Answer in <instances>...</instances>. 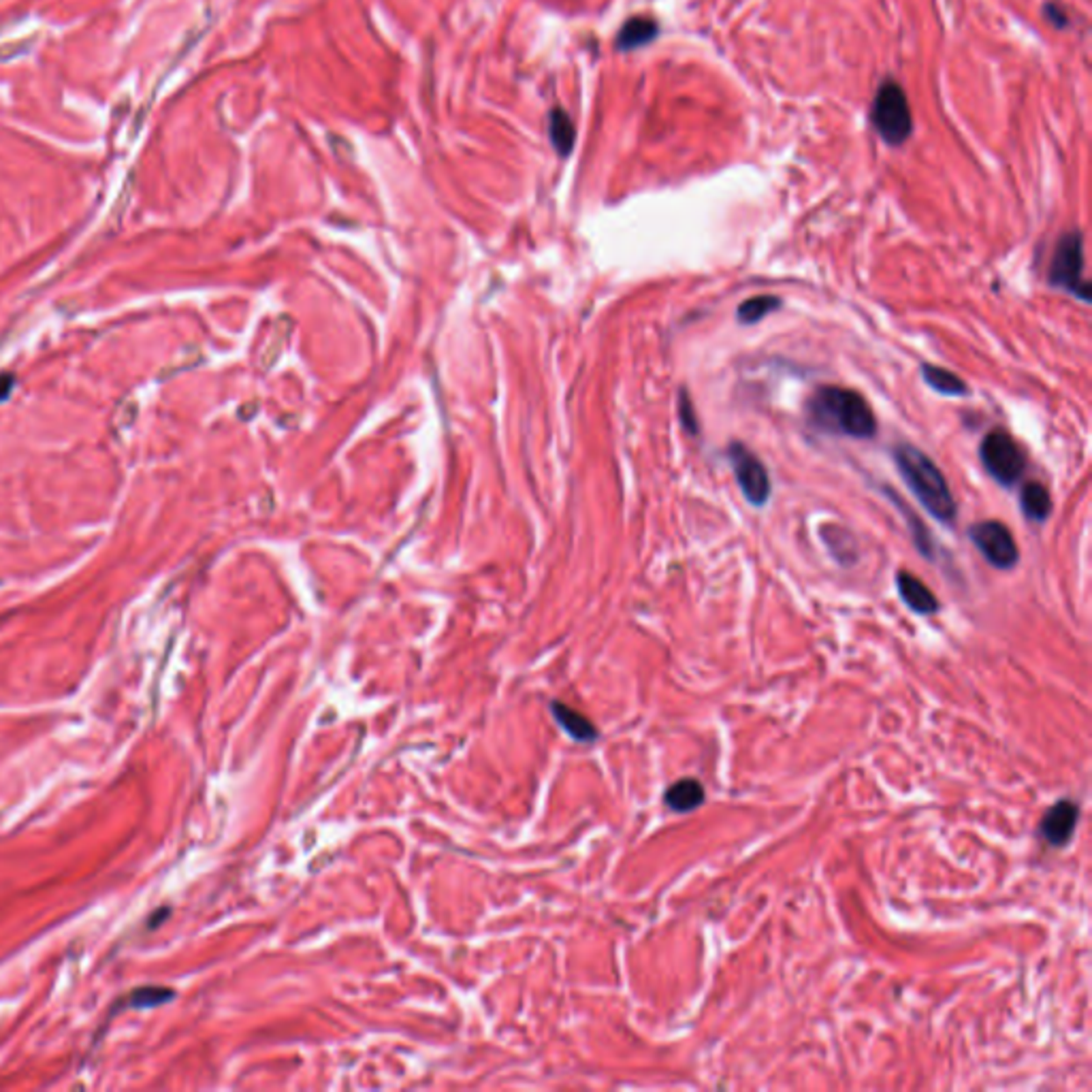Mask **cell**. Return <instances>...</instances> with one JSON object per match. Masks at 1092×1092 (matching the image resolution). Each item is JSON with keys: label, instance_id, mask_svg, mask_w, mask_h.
I'll return each mask as SVG.
<instances>
[{"label": "cell", "instance_id": "obj_1", "mask_svg": "<svg viewBox=\"0 0 1092 1092\" xmlns=\"http://www.w3.org/2000/svg\"><path fill=\"white\" fill-rule=\"evenodd\" d=\"M807 419L823 434L853 440H871L877 434V420L868 401L858 391L843 386H822L808 397Z\"/></svg>", "mask_w": 1092, "mask_h": 1092}, {"label": "cell", "instance_id": "obj_2", "mask_svg": "<svg viewBox=\"0 0 1092 1092\" xmlns=\"http://www.w3.org/2000/svg\"><path fill=\"white\" fill-rule=\"evenodd\" d=\"M892 453H894L892 456H894L898 474L902 476L916 499L924 506L926 513L941 523L950 525L956 519L958 506L939 465L911 444H898Z\"/></svg>", "mask_w": 1092, "mask_h": 1092}, {"label": "cell", "instance_id": "obj_3", "mask_svg": "<svg viewBox=\"0 0 1092 1092\" xmlns=\"http://www.w3.org/2000/svg\"><path fill=\"white\" fill-rule=\"evenodd\" d=\"M873 128L890 146H901L911 135V109L907 103L901 83L894 79H886L875 94L871 111Z\"/></svg>", "mask_w": 1092, "mask_h": 1092}, {"label": "cell", "instance_id": "obj_4", "mask_svg": "<svg viewBox=\"0 0 1092 1092\" xmlns=\"http://www.w3.org/2000/svg\"><path fill=\"white\" fill-rule=\"evenodd\" d=\"M1047 280L1054 289H1060L1080 301H1090V282L1084 277V240L1081 233L1069 231L1056 243L1054 256L1050 262Z\"/></svg>", "mask_w": 1092, "mask_h": 1092}, {"label": "cell", "instance_id": "obj_5", "mask_svg": "<svg viewBox=\"0 0 1092 1092\" xmlns=\"http://www.w3.org/2000/svg\"><path fill=\"white\" fill-rule=\"evenodd\" d=\"M981 465L1005 489L1020 483L1026 459L1017 442L1005 429H992L980 444Z\"/></svg>", "mask_w": 1092, "mask_h": 1092}, {"label": "cell", "instance_id": "obj_6", "mask_svg": "<svg viewBox=\"0 0 1092 1092\" xmlns=\"http://www.w3.org/2000/svg\"><path fill=\"white\" fill-rule=\"evenodd\" d=\"M728 459L729 465H732L734 478H736L743 498L751 506H756V508H762L771 499L772 491L766 465L743 442H732L728 446Z\"/></svg>", "mask_w": 1092, "mask_h": 1092}, {"label": "cell", "instance_id": "obj_7", "mask_svg": "<svg viewBox=\"0 0 1092 1092\" xmlns=\"http://www.w3.org/2000/svg\"><path fill=\"white\" fill-rule=\"evenodd\" d=\"M969 538L992 568L1007 572L1020 562V550H1017L1014 534L1001 521L975 523L969 528Z\"/></svg>", "mask_w": 1092, "mask_h": 1092}, {"label": "cell", "instance_id": "obj_8", "mask_svg": "<svg viewBox=\"0 0 1092 1092\" xmlns=\"http://www.w3.org/2000/svg\"><path fill=\"white\" fill-rule=\"evenodd\" d=\"M1080 817V807L1074 801H1059L1045 813L1039 823V837L1047 845L1062 847L1071 841Z\"/></svg>", "mask_w": 1092, "mask_h": 1092}, {"label": "cell", "instance_id": "obj_9", "mask_svg": "<svg viewBox=\"0 0 1092 1092\" xmlns=\"http://www.w3.org/2000/svg\"><path fill=\"white\" fill-rule=\"evenodd\" d=\"M896 589L902 602H905L907 608L913 610V613L935 614L937 610H939V600L935 598V593H932L920 578H916L913 574L905 572V570H901V572L896 574Z\"/></svg>", "mask_w": 1092, "mask_h": 1092}, {"label": "cell", "instance_id": "obj_10", "mask_svg": "<svg viewBox=\"0 0 1092 1092\" xmlns=\"http://www.w3.org/2000/svg\"><path fill=\"white\" fill-rule=\"evenodd\" d=\"M704 798H707V794H704V786L698 779H681V781L672 783L664 794V802L674 813L696 811L704 802Z\"/></svg>", "mask_w": 1092, "mask_h": 1092}, {"label": "cell", "instance_id": "obj_11", "mask_svg": "<svg viewBox=\"0 0 1092 1092\" xmlns=\"http://www.w3.org/2000/svg\"><path fill=\"white\" fill-rule=\"evenodd\" d=\"M920 371H922V378H924L926 384L930 386L932 391H937V393H939V395H945V397H966V395L971 393L969 384H966V382L962 380L960 376H956L954 371L945 370V367H937V365L924 363V365H922Z\"/></svg>", "mask_w": 1092, "mask_h": 1092}, {"label": "cell", "instance_id": "obj_12", "mask_svg": "<svg viewBox=\"0 0 1092 1092\" xmlns=\"http://www.w3.org/2000/svg\"><path fill=\"white\" fill-rule=\"evenodd\" d=\"M1020 506H1022V513L1032 523H1045L1047 516L1052 514V498H1050V491L1045 489L1041 483H1026L1022 486V493H1020Z\"/></svg>", "mask_w": 1092, "mask_h": 1092}, {"label": "cell", "instance_id": "obj_13", "mask_svg": "<svg viewBox=\"0 0 1092 1092\" xmlns=\"http://www.w3.org/2000/svg\"><path fill=\"white\" fill-rule=\"evenodd\" d=\"M553 715H555V719H557L559 726H562L565 732L574 738V741L589 743V741H595V736H598V729H595V726L589 722L587 717H583V715L574 711V708L565 707V704L562 702L553 704Z\"/></svg>", "mask_w": 1092, "mask_h": 1092}, {"label": "cell", "instance_id": "obj_14", "mask_svg": "<svg viewBox=\"0 0 1092 1092\" xmlns=\"http://www.w3.org/2000/svg\"><path fill=\"white\" fill-rule=\"evenodd\" d=\"M657 37V24L653 19L647 18H634L629 19L628 24L621 28L617 37V49L621 52H629V49H636L647 46L649 41Z\"/></svg>", "mask_w": 1092, "mask_h": 1092}, {"label": "cell", "instance_id": "obj_15", "mask_svg": "<svg viewBox=\"0 0 1092 1092\" xmlns=\"http://www.w3.org/2000/svg\"><path fill=\"white\" fill-rule=\"evenodd\" d=\"M549 135H550V143H553L555 150L562 154V156H568L570 150L574 147V137H577V131H574L572 118H570L564 109H553V111H550Z\"/></svg>", "mask_w": 1092, "mask_h": 1092}, {"label": "cell", "instance_id": "obj_16", "mask_svg": "<svg viewBox=\"0 0 1092 1092\" xmlns=\"http://www.w3.org/2000/svg\"><path fill=\"white\" fill-rule=\"evenodd\" d=\"M783 301L774 295H758L751 297V299L743 301L736 310V320L741 325H756V322L764 320L766 316H771L772 312L781 310Z\"/></svg>", "mask_w": 1092, "mask_h": 1092}, {"label": "cell", "instance_id": "obj_17", "mask_svg": "<svg viewBox=\"0 0 1092 1092\" xmlns=\"http://www.w3.org/2000/svg\"><path fill=\"white\" fill-rule=\"evenodd\" d=\"M886 493H887V495H890V498H892V499H894V504H896V508H898V510H901V513H902V516H907V525H909V529H911V535H913V542H916V546H917V550H920V553H922V555H924V557H926V559H932V555H935V544H932V538H930V531H928V529H926V525H924V523H922V521H920V519H917V514H916V513H913V510L909 508V506H905V504H902V501H901V498H898V495H896V493H892V491H890V489H887V491H886Z\"/></svg>", "mask_w": 1092, "mask_h": 1092}, {"label": "cell", "instance_id": "obj_18", "mask_svg": "<svg viewBox=\"0 0 1092 1092\" xmlns=\"http://www.w3.org/2000/svg\"><path fill=\"white\" fill-rule=\"evenodd\" d=\"M173 990L169 988H141L137 990L135 995L131 996V1007H137V1009H146V1007H156L162 1005V1002L171 1001L173 999Z\"/></svg>", "mask_w": 1092, "mask_h": 1092}, {"label": "cell", "instance_id": "obj_19", "mask_svg": "<svg viewBox=\"0 0 1092 1092\" xmlns=\"http://www.w3.org/2000/svg\"><path fill=\"white\" fill-rule=\"evenodd\" d=\"M679 419H681V427L687 431L689 435L700 434L696 408H693L692 399H689V393L685 389L679 391Z\"/></svg>", "mask_w": 1092, "mask_h": 1092}, {"label": "cell", "instance_id": "obj_20", "mask_svg": "<svg viewBox=\"0 0 1092 1092\" xmlns=\"http://www.w3.org/2000/svg\"><path fill=\"white\" fill-rule=\"evenodd\" d=\"M9 391H11V378L4 376V378H0V399H4L9 395Z\"/></svg>", "mask_w": 1092, "mask_h": 1092}]
</instances>
